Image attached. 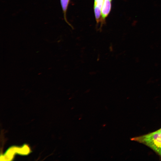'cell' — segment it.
I'll list each match as a JSON object with an SVG mask.
<instances>
[{"label":"cell","instance_id":"1","mask_svg":"<svg viewBox=\"0 0 161 161\" xmlns=\"http://www.w3.org/2000/svg\"><path fill=\"white\" fill-rule=\"evenodd\" d=\"M131 140L142 143L149 147L161 158V133L157 130L133 137Z\"/></svg>","mask_w":161,"mask_h":161},{"label":"cell","instance_id":"2","mask_svg":"<svg viewBox=\"0 0 161 161\" xmlns=\"http://www.w3.org/2000/svg\"><path fill=\"white\" fill-rule=\"evenodd\" d=\"M111 1L104 0L101 10V16L102 19L104 21L109 14L111 8Z\"/></svg>","mask_w":161,"mask_h":161},{"label":"cell","instance_id":"3","mask_svg":"<svg viewBox=\"0 0 161 161\" xmlns=\"http://www.w3.org/2000/svg\"><path fill=\"white\" fill-rule=\"evenodd\" d=\"M101 9L96 6H94V11L96 20L97 23H98L100 20L101 16Z\"/></svg>","mask_w":161,"mask_h":161},{"label":"cell","instance_id":"4","mask_svg":"<svg viewBox=\"0 0 161 161\" xmlns=\"http://www.w3.org/2000/svg\"><path fill=\"white\" fill-rule=\"evenodd\" d=\"M104 0H94V6L98 7L101 9Z\"/></svg>","mask_w":161,"mask_h":161},{"label":"cell","instance_id":"5","mask_svg":"<svg viewBox=\"0 0 161 161\" xmlns=\"http://www.w3.org/2000/svg\"><path fill=\"white\" fill-rule=\"evenodd\" d=\"M158 131L161 133V128L159 130H157Z\"/></svg>","mask_w":161,"mask_h":161},{"label":"cell","instance_id":"6","mask_svg":"<svg viewBox=\"0 0 161 161\" xmlns=\"http://www.w3.org/2000/svg\"><path fill=\"white\" fill-rule=\"evenodd\" d=\"M110 0V1H112V0Z\"/></svg>","mask_w":161,"mask_h":161}]
</instances>
